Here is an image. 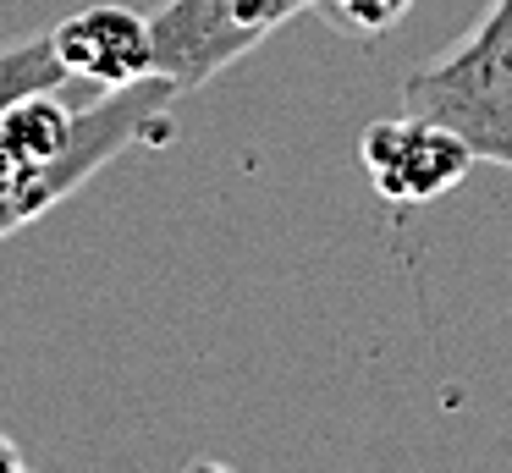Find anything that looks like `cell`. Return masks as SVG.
<instances>
[{
	"mask_svg": "<svg viewBox=\"0 0 512 473\" xmlns=\"http://www.w3.org/2000/svg\"><path fill=\"white\" fill-rule=\"evenodd\" d=\"M171 105L177 88L166 77H138L127 88H105L94 105L39 88L0 110V242L72 198L122 149L171 138Z\"/></svg>",
	"mask_w": 512,
	"mask_h": 473,
	"instance_id": "cell-1",
	"label": "cell"
},
{
	"mask_svg": "<svg viewBox=\"0 0 512 473\" xmlns=\"http://www.w3.org/2000/svg\"><path fill=\"white\" fill-rule=\"evenodd\" d=\"M402 110L452 127L485 165L512 171V0H490L452 50L413 66Z\"/></svg>",
	"mask_w": 512,
	"mask_h": 473,
	"instance_id": "cell-2",
	"label": "cell"
},
{
	"mask_svg": "<svg viewBox=\"0 0 512 473\" xmlns=\"http://www.w3.org/2000/svg\"><path fill=\"white\" fill-rule=\"evenodd\" d=\"M309 6L320 0H160L149 11L155 77H166L177 94L204 88Z\"/></svg>",
	"mask_w": 512,
	"mask_h": 473,
	"instance_id": "cell-3",
	"label": "cell"
},
{
	"mask_svg": "<svg viewBox=\"0 0 512 473\" xmlns=\"http://www.w3.org/2000/svg\"><path fill=\"white\" fill-rule=\"evenodd\" d=\"M358 160H364V176L386 204L419 209L452 193L479 165V154L452 127L419 116V110H402V116H380L358 132Z\"/></svg>",
	"mask_w": 512,
	"mask_h": 473,
	"instance_id": "cell-4",
	"label": "cell"
},
{
	"mask_svg": "<svg viewBox=\"0 0 512 473\" xmlns=\"http://www.w3.org/2000/svg\"><path fill=\"white\" fill-rule=\"evenodd\" d=\"M56 61L67 77L94 88H127L138 77H155V28L133 6H83L50 28Z\"/></svg>",
	"mask_w": 512,
	"mask_h": 473,
	"instance_id": "cell-5",
	"label": "cell"
},
{
	"mask_svg": "<svg viewBox=\"0 0 512 473\" xmlns=\"http://www.w3.org/2000/svg\"><path fill=\"white\" fill-rule=\"evenodd\" d=\"M61 83H67V72H61V61H56L50 33L0 44V110H12L17 99L39 94V88H61Z\"/></svg>",
	"mask_w": 512,
	"mask_h": 473,
	"instance_id": "cell-6",
	"label": "cell"
},
{
	"mask_svg": "<svg viewBox=\"0 0 512 473\" xmlns=\"http://www.w3.org/2000/svg\"><path fill=\"white\" fill-rule=\"evenodd\" d=\"M320 11L331 17L336 33L347 39H380L386 28H397L413 11V0H320Z\"/></svg>",
	"mask_w": 512,
	"mask_h": 473,
	"instance_id": "cell-7",
	"label": "cell"
},
{
	"mask_svg": "<svg viewBox=\"0 0 512 473\" xmlns=\"http://www.w3.org/2000/svg\"><path fill=\"white\" fill-rule=\"evenodd\" d=\"M0 473H28V462H23V451L12 446V440L0 435Z\"/></svg>",
	"mask_w": 512,
	"mask_h": 473,
	"instance_id": "cell-8",
	"label": "cell"
}]
</instances>
